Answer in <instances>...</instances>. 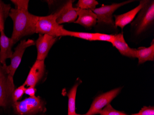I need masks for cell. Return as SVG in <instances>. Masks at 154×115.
Masks as SVG:
<instances>
[{"label":"cell","mask_w":154,"mask_h":115,"mask_svg":"<svg viewBox=\"0 0 154 115\" xmlns=\"http://www.w3.org/2000/svg\"><path fill=\"white\" fill-rule=\"evenodd\" d=\"M130 41L136 44L153 35L154 32V1L144 0V4L131 23Z\"/></svg>","instance_id":"1"},{"label":"cell","mask_w":154,"mask_h":115,"mask_svg":"<svg viewBox=\"0 0 154 115\" xmlns=\"http://www.w3.org/2000/svg\"><path fill=\"white\" fill-rule=\"evenodd\" d=\"M9 16L14 23L11 38L14 44L23 37L36 33L39 16L29 13L28 9L11 8Z\"/></svg>","instance_id":"2"},{"label":"cell","mask_w":154,"mask_h":115,"mask_svg":"<svg viewBox=\"0 0 154 115\" xmlns=\"http://www.w3.org/2000/svg\"><path fill=\"white\" fill-rule=\"evenodd\" d=\"M128 0L120 3H114L110 5H103L95 8L93 12L97 17V23L94 29L96 33L115 35L119 33L118 28L116 26L114 20V13L121 7L134 2Z\"/></svg>","instance_id":"3"},{"label":"cell","mask_w":154,"mask_h":115,"mask_svg":"<svg viewBox=\"0 0 154 115\" xmlns=\"http://www.w3.org/2000/svg\"><path fill=\"white\" fill-rule=\"evenodd\" d=\"M57 15L53 13L46 16L39 17L37 26L36 33L47 34L55 38L63 37V26L57 22Z\"/></svg>","instance_id":"4"},{"label":"cell","mask_w":154,"mask_h":115,"mask_svg":"<svg viewBox=\"0 0 154 115\" xmlns=\"http://www.w3.org/2000/svg\"><path fill=\"white\" fill-rule=\"evenodd\" d=\"M14 112L18 115H32L42 112L45 102L40 97H30L12 104Z\"/></svg>","instance_id":"5"},{"label":"cell","mask_w":154,"mask_h":115,"mask_svg":"<svg viewBox=\"0 0 154 115\" xmlns=\"http://www.w3.org/2000/svg\"><path fill=\"white\" fill-rule=\"evenodd\" d=\"M122 89V87H119L114 89L107 92L102 93L95 98L90 109L85 115H94L99 114L105 106L109 104L118 95Z\"/></svg>","instance_id":"6"},{"label":"cell","mask_w":154,"mask_h":115,"mask_svg":"<svg viewBox=\"0 0 154 115\" xmlns=\"http://www.w3.org/2000/svg\"><path fill=\"white\" fill-rule=\"evenodd\" d=\"M35 45V42L32 39L27 40L24 39L21 41L20 44L15 48V51L13 52V55L10 58V65L7 66L8 77L14 78V75L20 64L25 50L29 47Z\"/></svg>","instance_id":"7"},{"label":"cell","mask_w":154,"mask_h":115,"mask_svg":"<svg viewBox=\"0 0 154 115\" xmlns=\"http://www.w3.org/2000/svg\"><path fill=\"white\" fill-rule=\"evenodd\" d=\"M73 1H67L54 12L57 15V22L61 25L74 23L78 18V8L73 7Z\"/></svg>","instance_id":"8"},{"label":"cell","mask_w":154,"mask_h":115,"mask_svg":"<svg viewBox=\"0 0 154 115\" xmlns=\"http://www.w3.org/2000/svg\"><path fill=\"white\" fill-rule=\"evenodd\" d=\"M57 39L48 35L39 34L38 38L35 41L37 49V60L45 61L50 49Z\"/></svg>","instance_id":"9"},{"label":"cell","mask_w":154,"mask_h":115,"mask_svg":"<svg viewBox=\"0 0 154 115\" xmlns=\"http://www.w3.org/2000/svg\"><path fill=\"white\" fill-rule=\"evenodd\" d=\"M15 90L14 78L8 76L0 81V107H6L12 102V94Z\"/></svg>","instance_id":"10"},{"label":"cell","mask_w":154,"mask_h":115,"mask_svg":"<svg viewBox=\"0 0 154 115\" xmlns=\"http://www.w3.org/2000/svg\"><path fill=\"white\" fill-rule=\"evenodd\" d=\"M45 71V61L37 60L32 66L24 85L28 87H35L44 76Z\"/></svg>","instance_id":"11"},{"label":"cell","mask_w":154,"mask_h":115,"mask_svg":"<svg viewBox=\"0 0 154 115\" xmlns=\"http://www.w3.org/2000/svg\"><path fill=\"white\" fill-rule=\"evenodd\" d=\"M144 2V0H141L139 1V5L134 9L120 15H114L116 26L121 28L122 31L125 26L131 23L134 20L138 12L142 8Z\"/></svg>","instance_id":"12"},{"label":"cell","mask_w":154,"mask_h":115,"mask_svg":"<svg viewBox=\"0 0 154 115\" xmlns=\"http://www.w3.org/2000/svg\"><path fill=\"white\" fill-rule=\"evenodd\" d=\"M90 30L97 25V17L93 11L78 8V18L74 22Z\"/></svg>","instance_id":"13"},{"label":"cell","mask_w":154,"mask_h":115,"mask_svg":"<svg viewBox=\"0 0 154 115\" xmlns=\"http://www.w3.org/2000/svg\"><path fill=\"white\" fill-rule=\"evenodd\" d=\"M112 44L123 56L130 58H136V48H131L129 46L125 40L122 32L115 35L114 41Z\"/></svg>","instance_id":"14"},{"label":"cell","mask_w":154,"mask_h":115,"mask_svg":"<svg viewBox=\"0 0 154 115\" xmlns=\"http://www.w3.org/2000/svg\"><path fill=\"white\" fill-rule=\"evenodd\" d=\"M14 45L11 38L7 37L4 32H0V63L4 66L7 65L6 60L11 58L13 55Z\"/></svg>","instance_id":"15"},{"label":"cell","mask_w":154,"mask_h":115,"mask_svg":"<svg viewBox=\"0 0 154 115\" xmlns=\"http://www.w3.org/2000/svg\"><path fill=\"white\" fill-rule=\"evenodd\" d=\"M136 58L138 59V64H143L147 61H154V40L153 39L148 47H141L136 49Z\"/></svg>","instance_id":"16"},{"label":"cell","mask_w":154,"mask_h":115,"mask_svg":"<svg viewBox=\"0 0 154 115\" xmlns=\"http://www.w3.org/2000/svg\"><path fill=\"white\" fill-rule=\"evenodd\" d=\"M79 85V82L74 84L67 94L68 97V115H72L76 113L75 111V101L77 89Z\"/></svg>","instance_id":"17"},{"label":"cell","mask_w":154,"mask_h":115,"mask_svg":"<svg viewBox=\"0 0 154 115\" xmlns=\"http://www.w3.org/2000/svg\"><path fill=\"white\" fill-rule=\"evenodd\" d=\"M11 9L10 4H6L2 1H0V32H4L5 21L9 16Z\"/></svg>","instance_id":"18"},{"label":"cell","mask_w":154,"mask_h":115,"mask_svg":"<svg viewBox=\"0 0 154 115\" xmlns=\"http://www.w3.org/2000/svg\"><path fill=\"white\" fill-rule=\"evenodd\" d=\"M63 35V37L69 36V37L78 38L81 39L89 41H95V33L73 32V31H68L65 29Z\"/></svg>","instance_id":"19"},{"label":"cell","mask_w":154,"mask_h":115,"mask_svg":"<svg viewBox=\"0 0 154 115\" xmlns=\"http://www.w3.org/2000/svg\"><path fill=\"white\" fill-rule=\"evenodd\" d=\"M98 5L99 2L96 0H79L76 4V7L80 9L93 11Z\"/></svg>","instance_id":"20"},{"label":"cell","mask_w":154,"mask_h":115,"mask_svg":"<svg viewBox=\"0 0 154 115\" xmlns=\"http://www.w3.org/2000/svg\"><path fill=\"white\" fill-rule=\"evenodd\" d=\"M99 114L101 115H128L122 111L116 110L110 104L102 110Z\"/></svg>","instance_id":"21"},{"label":"cell","mask_w":154,"mask_h":115,"mask_svg":"<svg viewBox=\"0 0 154 115\" xmlns=\"http://www.w3.org/2000/svg\"><path fill=\"white\" fill-rule=\"evenodd\" d=\"M26 88L24 84L20 86L19 88L15 89L12 94V102L13 103L18 101L25 93Z\"/></svg>","instance_id":"22"},{"label":"cell","mask_w":154,"mask_h":115,"mask_svg":"<svg viewBox=\"0 0 154 115\" xmlns=\"http://www.w3.org/2000/svg\"><path fill=\"white\" fill-rule=\"evenodd\" d=\"M95 41H103L112 44L115 38V35L107 34L95 33Z\"/></svg>","instance_id":"23"},{"label":"cell","mask_w":154,"mask_h":115,"mask_svg":"<svg viewBox=\"0 0 154 115\" xmlns=\"http://www.w3.org/2000/svg\"><path fill=\"white\" fill-rule=\"evenodd\" d=\"M12 2L16 6V8L20 9H28L29 6L28 0H12Z\"/></svg>","instance_id":"24"},{"label":"cell","mask_w":154,"mask_h":115,"mask_svg":"<svg viewBox=\"0 0 154 115\" xmlns=\"http://www.w3.org/2000/svg\"><path fill=\"white\" fill-rule=\"evenodd\" d=\"M131 115H154V107L153 106H143L137 113Z\"/></svg>","instance_id":"25"},{"label":"cell","mask_w":154,"mask_h":115,"mask_svg":"<svg viewBox=\"0 0 154 115\" xmlns=\"http://www.w3.org/2000/svg\"><path fill=\"white\" fill-rule=\"evenodd\" d=\"M7 66V65L4 66L0 63V81L8 76V72Z\"/></svg>","instance_id":"26"},{"label":"cell","mask_w":154,"mask_h":115,"mask_svg":"<svg viewBox=\"0 0 154 115\" xmlns=\"http://www.w3.org/2000/svg\"><path fill=\"white\" fill-rule=\"evenodd\" d=\"M37 89L34 87H29L27 89H26L25 93L26 95H28L30 97L34 96L36 93Z\"/></svg>","instance_id":"27"},{"label":"cell","mask_w":154,"mask_h":115,"mask_svg":"<svg viewBox=\"0 0 154 115\" xmlns=\"http://www.w3.org/2000/svg\"><path fill=\"white\" fill-rule=\"evenodd\" d=\"M86 115L85 114H84V115H80V114H76V113H75V114H73V115Z\"/></svg>","instance_id":"28"}]
</instances>
